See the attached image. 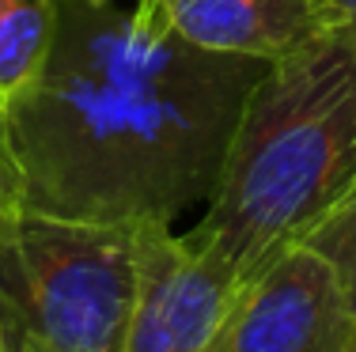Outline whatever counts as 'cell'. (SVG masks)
Returning a JSON list of instances; mask_svg holds the SVG:
<instances>
[{"label": "cell", "mask_w": 356, "mask_h": 352, "mask_svg": "<svg viewBox=\"0 0 356 352\" xmlns=\"http://www.w3.org/2000/svg\"><path fill=\"white\" fill-rule=\"evenodd\" d=\"M356 311L337 269L292 242L232 292L205 352H353Z\"/></svg>", "instance_id": "obj_4"}, {"label": "cell", "mask_w": 356, "mask_h": 352, "mask_svg": "<svg viewBox=\"0 0 356 352\" xmlns=\"http://www.w3.org/2000/svg\"><path fill=\"white\" fill-rule=\"evenodd\" d=\"M175 38L209 53L277 65L341 31L330 0H137Z\"/></svg>", "instance_id": "obj_6"}, {"label": "cell", "mask_w": 356, "mask_h": 352, "mask_svg": "<svg viewBox=\"0 0 356 352\" xmlns=\"http://www.w3.org/2000/svg\"><path fill=\"white\" fill-rule=\"evenodd\" d=\"M353 352H356V349H353Z\"/></svg>", "instance_id": "obj_13"}, {"label": "cell", "mask_w": 356, "mask_h": 352, "mask_svg": "<svg viewBox=\"0 0 356 352\" xmlns=\"http://www.w3.org/2000/svg\"><path fill=\"white\" fill-rule=\"evenodd\" d=\"M137 224L12 208L0 216V341L8 352H122Z\"/></svg>", "instance_id": "obj_3"}, {"label": "cell", "mask_w": 356, "mask_h": 352, "mask_svg": "<svg viewBox=\"0 0 356 352\" xmlns=\"http://www.w3.org/2000/svg\"><path fill=\"white\" fill-rule=\"evenodd\" d=\"M356 174V38L334 31L269 65L247 95L190 239L235 288L300 242Z\"/></svg>", "instance_id": "obj_2"}, {"label": "cell", "mask_w": 356, "mask_h": 352, "mask_svg": "<svg viewBox=\"0 0 356 352\" xmlns=\"http://www.w3.org/2000/svg\"><path fill=\"white\" fill-rule=\"evenodd\" d=\"M0 352H8V349H4V341H0Z\"/></svg>", "instance_id": "obj_11"}, {"label": "cell", "mask_w": 356, "mask_h": 352, "mask_svg": "<svg viewBox=\"0 0 356 352\" xmlns=\"http://www.w3.org/2000/svg\"><path fill=\"white\" fill-rule=\"evenodd\" d=\"M330 4L337 8V15H341V31L349 38H356V0H330Z\"/></svg>", "instance_id": "obj_10"}, {"label": "cell", "mask_w": 356, "mask_h": 352, "mask_svg": "<svg viewBox=\"0 0 356 352\" xmlns=\"http://www.w3.org/2000/svg\"><path fill=\"white\" fill-rule=\"evenodd\" d=\"M95 4H103V0H95Z\"/></svg>", "instance_id": "obj_12"}, {"label": "cell", "mask_w": 356, "mask_h": 352, "mask_svg": "<svg viewBox=\"0 0 356 352\" xmlns=\"http://www.w3.org/2000/svg\"><path fill=\"white\" fill-rule=\"evenodd\" d=\"M23 208V174L12 144V121H8V103L0 99V216Z\"/></svg>", "instance_id": "obj_9"}, {"label": "cell", "mask_w": 356, "mask_h": 352, "mask_svg": "<svg viewBox=\"0 0 356 352\" xmlns=\"http://www.w3.org/2000/svg\"><path fill=\"white\" fill-rule=\"evenodd\" d=\"M46 0H0V99L12 103L38 76L49 49Z\"/></svg>", "instance_id": "obj_7"}, {"label": "cell", "mask_w": 356, "mask_h": 352, "mask_svg": "<svg viewBox=\"0 0 356 352\" xmlns=\"http://www.w3.org/2000/svg\"><path fill=\"white\" fill-rule=\"evenodd\" d=\"M235 276L167 220L133 235V307L122 352H205Z\"/></svg>", "instance_id": "obj_5"}, {"label": "cell", "mask_w": 356, "mask_h": 352, "mask_svg": "<svg viewBox=\"0 0 356 352\" xmlns=\"http://www.w3.org/2000/svg\"><path fill=\"white\" fill-rule=\"evenodd\" d=\"M300 242L318 250L337 269L345 292H349V303L356 311V174L349 178V186L334 197V205L307 228V235Z\"/></svg>", "instance_id": "obj_8"}, {"label": "cell", "mask_w": 356, "mask_h": 352, "mask_svg": "<svg viewBox=\"0 0 356 352\" xmlns=\"http://www.w3.org/2000/svg\"><path fill=\"white\" fill-rule=\"evenodd\" d=\"M46 8V61L8 103L23 205L99 224H175L205 205L269 65L197 49L140 8Z\"/></svg>", "instance_id": "obj_1"}]
</instances>
